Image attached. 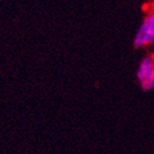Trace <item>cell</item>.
<instances>
[{"label": "cell", "mask_w": 154, "mask_h": 154, "mask_svg": "<svg viewBox=\"0 0 154 154\" xmlns=\"http://www.w3.org/2000/svg\"><path fill=\"white\" fill-rule=\"evenodd\" d=\"M137 78L144 91L154 88V56L149 55L142 58L137 71Z\"/></svg>", "instance_id": "obj_1"}, {"label": "cell", "mask_w": 154, "mask_h": 154, "mask_svg": "<svg viewBox=\"0 0 154 154\" xmlns=\"http://www.w3.org/2000/svg\"><path fill=\"white\" fill-rule=\"evenodd\" d=\"M154 43V19L151 13H149L139 26L135 34L133 44L137 48H143Z\"/></svg>", "instance_id": "obj_2"}, {"label": "cell", "mask_w": 154, "mask_h": 154, "mask_svg": "<svg viewBox=\"0 0 154 154\" xmlns=\"http://www.w3.org/2000/svg\"><path fill=\"white\" fill-rule=\"evenodd\" d=\"M152 14V17H153V19H154V5L152 6V10H151V12H150Z\"/></svg>", "instance_id": "obj_3"}]
</instances>
